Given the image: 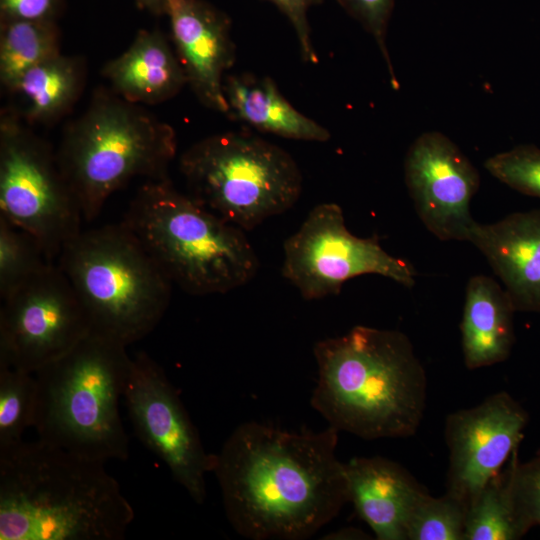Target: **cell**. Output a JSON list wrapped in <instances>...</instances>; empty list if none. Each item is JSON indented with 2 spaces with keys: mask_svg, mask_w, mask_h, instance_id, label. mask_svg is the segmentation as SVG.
<instances>
[{
  "mask_svg": "<svg viewBox=\"0 0 540 540\" xmlns=\"http://www.w3.org/2000/svg\"><path fill=\"white\" fill-rule=\"evenodd\" d=\"M339 431L287 430L248 421L214 454L226 517L251 540H304L349 502Z\"/></svg>",
  "mask_w": 540,
  "mask_h": 540,
  "instance_id": "cell-1",
  "label": "cell"
},
{
  "mask_svg": "<svg viewBox=\"0 0 540 540\" xmlns=\"http://www.w3.org/2000/svg\"><path fill=\"white\" fill-rule=\"evenodd\" d=\"M104 462L41 439L0 450V540H122L134 510Z\"/></svg>",
  "mask_w": 540,
  "mask_h": 540,
  "instance_id": "cell-2",
  "label": "cell"
},
{
  "mask_svg": "<svg viewBox=\"0 0 540 540\" xmlns=\"http://www.w3.org/2000/svg\"><path fill=\"white\" fill-rule=\"evenodd\" d=\"M310 403L339 432L364 440L405 438L424 416L426 372L408 336L357 325L315 343Z\"/></svg>",
  "mask_w": 540,
  "mask_h": 540,
  "instance_id": "cell-3",
  "label": "cell"
},
{
  "mask_svg": "<svg viewBox=\"0 0 540 540\" xmlns=\"http://www.w3.org/2000/svg\"><path fill=\"white\" fill-rule=\"evenodd\" d=\"M122 222L172 284L190 295L227 293L258 272L245 231L178 191L169 177L146 180Z\"/></svg>",
  "mask_w": 540,
  "mask_h": 540,
  "instance_id": "cell-4",
  "label": "cell"
},
{
  "mask_svg": "<svg viewBox=\"0 0 540 540\" xmlns=\"http://www.w3.org/2000/svg\"><path fill=\"white\" fill-rule=\"evenodd\" d=\"M122 342L92 330L35 372L39 439L106 463L126 460L129 439L119 402L132 366Z\"/></svg>",
  "mask_w": 540,
  "mask_h": 540,
  "instance_id": "cell-5",
  "label": "cell"
},
{
  "mask_svg": "<svg viewBox=\"0 0 540 540\" xmlns=\"http://www.w3.org/2000/svg\"><path fill=\"white\" fill-rule=\"evenodd\" d=\"M142 106L98 88L63 132L57 160L85 221L132 179L168 177L177 153L175 130Z\"/></svg>",
  "mask_w": 540,
  "mask_h": 540,
  "instance_id": "cell-6",
  "label": "cell"
},
{
  "mask_svg": "<svg viewBox=\"0 0 540 540\" xmlns=\"http://www.w3.org/2000/svg\"><path fill=\"white\" fill-rule=\"evenodd\" d=\"M57 265L92 329L126 346L150 334L169 306L172 282L123 222L82 230Z\"/></svg>",
  "mask_w": 540,
  "mask_h": 540,
  "instance_id": "cell-7",
  "label": "cell"
},
{
  "mask_svg": "<svg viewBox=\"0 0 540 540\" xmlns=\"http://www.w3.org/2000/svg\"><path fill=\"white\" fill-rule=\"evenodd\" d=\"M189 196L229 223L250 231L291 209L303 178L281 147L238 132L208 136L179 161Z\"/></svg>",
  "mask_w": 540,
  "mask_h": 540,
  "instance_id": "cell-8",
  "label": "cell"
},
{
  "mask_svg": "<svg viewBox=\"0 0 540 540\" xmlns=\"http://www.w3.org/2000/svg\"><path fill=\"white\" fill-rule=\"evenodd\" d=\"M23 121L12 109L0 116V215L32 235L53 262L82 231L84 217L56 151Z\"/></svg>",
  "mask_w": 540,
  "mask_h": 540,
  "instance_id": "cell-9",
  "label": "cell"
},
{
  "mask_svg": "<svg viewBox=\"0 0 540 540\" xmlns=\"http://www.w3.org/2000/svg\"><path fill=\"white\" fill-rule=\"evenodd\" d=\"M281 272L307 300L337 295L355 277L376 274L405 287L417 273L405 259L385 251L376 236L353 235L342 208L333 202L314 206L283 245Z\"/></svg>",
  "mask_w": 540,
  "mask_h": 540,
  "instance_id": "cell-10",
  "label": "cell"
},
{
  "mask_svg": "<svg viewBox=\"0 0 540 540\" xmlns=\"http://www.w3.org/2000/svg\"><path fill=\"white\" fill-rule=\"evenodd\" d=\"M92 330L70 281L51 263L1 299L0 365L35 373Z\"/></svg>",
  "mask_w": 540,
  "mask_h": 540,
  "instance_id": "cell-11",
  "label": "cell"
},
{
  "mask_svg": "<svg viewBox=\"0 0 540 540\" xmlns=\"http://www.w3.org/2000/svg\"><path fill=\"white\" fill-rule=\"evenodd\" d=\"M123 398L139 440L167 465L193 501L202 504L214 454L206 452L177 390L147 353L132 358Z\"/></svg>",
  "mask_w": 540,
  "mask_h": 540,
  "instance_id": "cell-12",
  "label": "cell"
},
{
  "mask_svg": "<svg viewBox=\"0 0 540 540\" xmlns=\"http://www.w3.org/2000/svg\"><path fill=\"white\" fill-rule=\"evenodd\" d=\"M528 421L524 407L505 391L449 414L446 493L468 507L517 451Z\"/></svg>",
  "mask_w": 540,
  "mask_h": 540,
  "instance_id": "cell-13",
  "label": "cell"
},
{
  "mask_svg": "<svg viewBox=\"0 0 540 540\" xmlns=\"http://www.w3.org/2000/svg\"><path fill=\"white\" fill-rule=\"evenodd\" d=\"M405 182L424 226L443 241H467L474 224L470 203L480 176L455 143L440 132H425L409 147Z\"/></svg>",
  "mask_w": 540,
  "mask_h": 540,
  "instance_id": "cell-14",
  "label": "cell"
},
{
  "mask_svg": "<svg viewBox=\"0 0 540 540\" xmlns=\"http://www.w3.org/2000/svg\"><path fill=\"white\" fill-rule=\"evenodd\" d=\"M165 14L187 84L204 106L228 114L224 79L235 61L229 19L202 0H166Z\"/></svg>",
  "mask_w": 540,
  "mask_h": 540,
  "instance_id": "cell-15",
  "label": "cell"
},
{
  "mask_svg": "<svg viewBox=\"0 0 540 540\" xmlns=\"http://www.w3.org/2000/svg\"><path fill=\"white\" fill-rule=\"evenodd\" d=\"M468 242L485 256L516 312H540V208L476 222Z\"/></svg>",
  "mask_w": 540,
  "mask_h": 540,
  "instance_id": "cell-16",
  "label": "cell"
},
{
  "mask_svg": "<svg viewBox=\"0 0 540 540\" xmlns=\"http://www.w3.org/2000/svg\"><path fill=\"white\" fill-rule=\"evenodd\" d=\"M349 502L378 540H407L413 507L426 492L400 464L381 457L344 463Z\"/></svg>",
  "mask_w": 540,
  "mask_h": 540,
  "instance_id": "cell-17",
  "label": "cell"
},
{
  "mask_svg": "<svg viewBox=\"0 0 540 540\" xmlns=\"http://www.w3.org/2000/svg\"><path fill=\"white\" fill-rule=\"evenodd\" d=\"M102 75L114 93L139 105L163 103L187 84L173 45L157 29L139 30L130 46L103 66Z\"/></svg>",
  "mask_w": 540,
  "mask_h": 540,
  "instance_id": "cell-18",
  "label": "cell"
},
{
  "mask_svg": "<svg viewBox=\"0 0 540 540\" xmlns=\"http://www.w3.org/2000/svg\"><path fill=\"white\" fill-rule=\"evenodd\" d=\"M515 312L507 292L493 278L479 274L469 279L460 325L468 369L491 366L509 357L515 340Z\"/></svg>",
  "mask_w": 540,
  "mask_h": 540,
  "instance_id": "cell-19",
  "label": "cell"
},
{
  "mask_svg": "<svg viewBox=\"0 0 540 540\" xmlns=\"http://www.w3.org/2000/svg\"><path fill=\"white\" fill-rule=\"evenodd\" d=\"M224 93L227 115L259 131L302 141L330 138L329 131L294 108L269 77L225 76Z\"/></svg>",
  "mask_w": 540,
  "mask_h": 540,
  "instance_id": "cell-20",
  "label": "cell"
},
{
  "mask_svg": "<svg viewBox=\"0 0 540 540\" xmlns=\"http://www.w3.org/2000/svg\"><path fill=\"white\" fill-rule=\"evenodd\" d=\"M85 80L84 60L61 53L26 71L9 92L22 99L26 123L51 124L72 110Z\"/></svg>",
  "mask_w": 540,
  "mask_h": 540,
  "instance_id": "cell-21",
  "label": "cell"
},
{
  "mask_svg": "<svg viewBox=\"0 0 540 540\" xmlns=\"http://www.w3.org/2000/svg\"><path fill=\"white\" fill-rule=\"evenodd\" d=\"M59 54L54 20H0V82L7 91L26 71Z\"/></svg>",
  "mask_w": 540,
  "mask_h": 540,
  "instance_id": "cell-22",
  "label": "cell"
},
{
  "mask_svg": "<svg viewBox=\"0 0 540 540\" xmlns=\"http://www.w3.org/2000/svg\"><path fill=\"white\" fill-rule=\"evenodd\" d=\"M528 531L514 504L507 466L468 505L464 540H518Z\"/></svg>",
  "mask_w": 540,
  "mask_h": 540,
  "instance_id": "cell-23",
  "label": "cell"
},
{
  "mask_svg": "<svg viewBox=\"0 0 540 540\" xmlns=\"http://www.w3.org/2000/svg\"><path fill=\"white\" fill-rule=\"evenodd\" d=\"M35 409V374L0 365V450L23 440L34 425Z\"/></svg>",
  "mask_w": 540,
  "mask_h": 540,
  "instance_id": "cell-24",
  "label": "cell"
},
{
  "mask_svg": "<svg viewBox=\"0 0 540 540\" xmlns=\"http://www.w3.org/2000/svg\"><path fill=\"white\" fill-rule=\"evenodd\" d=\"M41 244L0 215V297L30 280L49 264Z\"/></svg>",
  "mask_w": 540,
  "mask_h": 540,
  "instance_id": "cell-25",
  "label": "cell"
},
{
  "mask_svg": "<svg viewBox=\"0 0 540 540\" xmlns=\"http://www.w3.org/2000/svg\"><path fill=\"white\" fill-rule=\"evenodd\" d=\"M467 507L445 493L424 492L416 501L407 526V540H464Z\"/></svg>",
  "mask_w": 540,
  "mask_h": 540,
  "instance_id": "cell-26",
  "label": "cell"
},
{
  "mask_svg": "<svg viewBox=\"0 0 540 540\" xmlns=\"http://www.w3.org/2000/svg\"><path fill=\"white\" fill-rule=\"evenodd\" d=\"M484 167L510 188L540 199V148L514 147L488 158Z\"/></svg>",
  "mask_w": 540,
  "mask_h": 540,
  "instance_id": "cell-27",
  "label": "cell"
},
{
  "mask_svg": "<svg viewBox=\"0 0 540 540\" xmlns=\"http://www.w3.org/2000/svg\"><path fill=\"white\" fill-rule=\"evenodd\" d=\"M511 492L516 510L530 530L540 526V453L520 462L517 451L508 463Z\"/></svg>",
  "mask_w": 540,
  "mask_h": 540,
  "instance_id": "cell-28",
  "label": "cell"
},
{
  "mask_svg": "<svg viewBox=\"0 0 540 540\" xmlns=\"http://www.w3.org/2000/svg\"><path fill=\"white\" fill-rule=\"evenodd\" d=\"M340 5L373 36L391 75L392 85L398 82L386 47V35L394 0H337Z\"/></svg>",
  "mask_w": 540,
  "mask_h": 540,
  "instance_id": "cell-29",
  "label": "cell"
},
{
  "mask_svg": "<svg viewBox=\"0 0 540 540\" xmlns=\"http://www.w3.org/2000/svg\"><path fill=\"white\" fill-rule=\"evenodd\" d=\"M272 2L291 23L300 48L302 59L305 62L315 64L318 57L311 40L308 23V11L320 0H269Z\"/></svg>",
  "mask_w": 540,
  "mask_h": 540,
  "instance_id": "cell-30",
  "label": "cell"
},
{
  "mask_svg": "<svg viewBox=\"0 0 540 540\" xmlns=\"http://www.w3.org/2000/svg\"><path fill=\"white\" fill-rule=\"evenodd\" d=\"M62 0H0V20H54Z\"/></svg>",
  "mask_w": 540,
  "mask_h": 540,
  "instance_id": "cell-31",
  "label": "cell"
},
{
  "mask_svg": "<svg viewBox=\"0 0 540 540\" xmlns=\"http://www.w3.org/2000/svg\"><path fill=\"white\" fill-rule=\"evenodd\" d=\"M364 531L354 528V527H345L338 529L334 532L327 534L322 537V539H331V540H346V539H370Z\"/></svg>",
  "mask_w": 540,
  "mask_h": 540,
  "instance_id": "cell-32",
  "label": "cell"
},
{
  "mask_svg": "<svg viewBox=\"0 0 540 540\" xmlns=\"http://www.w3.org/2000/svg\"><path fill=\"white\" fill-rule=\"evenodd\" d=\"M139 8L147 10L155 15L165 14L166 0H136Z\"/></svg>",
  "mask_w": 540,
  "mask_h": 540,
  "instance_id": "cell-33",
  "label": "cell"
}]
</instances>
